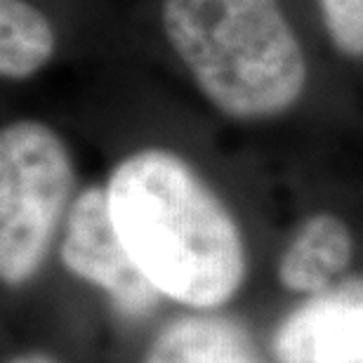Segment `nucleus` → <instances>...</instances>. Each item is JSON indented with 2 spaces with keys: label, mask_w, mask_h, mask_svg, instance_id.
<instances>
[{
  "label": "nucleus",
  "mask_w": 363,
  "mask_h": 363,
  "mask_svg": "<svg viewBox=\"0 0 363 363\" xmlns=\"http://www.w3.org/2000/svg\"><path fill=\"white\" fill-rule=\"evenodd\" d=\"M281 363H361L363 361V274L345 276L311 295L274 335Z\"/></svg>",
  "instance_id": "39448f33"
},
{
  "label": "nucleus",
  "mask_w": 363,
  "mask_h": 363,
  "mask_svg": "<svg viewBox=\"0 0 363 363\" xmlns=\"http://www.w3.org/2000/svg\"><path fill=\"white\" fill-rule=\"evenodd\" d=\"M354 257L352 229L333 213H314L295 229L279 259V281L293 293L316 295L345 279Z\"/></svg>",
  "instance_id": "423d86ee"
},
{
  "label": "nucleus",
  "mask_w": 363,
  "mask_h": 363,
  "mask_svg": "<svg viewBox=\"0 0 363 363\" xmlns=\"http://www.w3.org/2000/svg\"><path fill=\"white\" fill-rule=\"evenodd\" d=\"M60 257L71 274L104 290L128 316H147L163 297L123 243L106 186H88L76 196L62 229Z\"/></svg>",
  "instance_id": "20e7f679"
},
{
  "label": "nucleus",
  "mask_w": 363,
  "mask_h": 363,
  "mask_svg": "<svg viewBox=\"0 0 363 363\" xmlns=\"http://www.w3.org/2000/svg\"><path fill=\"white\" fill-rule=\"evenodd\" d=\"M108 210L135 264L158 293L210 311L245 276L241 229L213 186L168 149H140L106 182Z\"/></svg>",
  "instance_id": "f257e3e1"
},
{
  "label": "nucleus",
  "mask_w": 363,
  "mask_h": 363,
  "mask_svg": "<svg viewBox=\"0 0 363 363\" xmlns=\"http://www.w3.org/2000/svg\"><path fill=\"white\" fill-rule=\"evenodd\" d=\"M76 170L55 128L35 118L0 133V276L21 286L45 262L74 206Z\"/></svg>",
  "instance_id": "7ed1b4c3"
},
{
  "label": "nucleus",
  "mask_w": 363,
  "mask_h": 363,
  "mask_svg": "<svg viewBox=\"0 0 363 363\" xmlns=\"http://www.w3.org/2000/svg\"><path fill=\"white\" fill-rule=\"evenodd\" d=\"M333 45L347 57H363V0H318Z\"/></svg>",
  "instance_id": "1a4fd4ad"
},
{
  "label": "nucleus",
  "mask_w": 363,
  "mask_h": 363,
  "mask_svg": "<svg viewBox=\"0 0 363 363\" xmlns=\"http://www.w3.org/2000/svg\"><path fill=\"white\" fill-rule=\"evenodd\" d=\"M10 363H60V361L48 357V354H24V357H17Z\"/></svg>",
  "instance_id": "9d476101"
},
{
  "label": "nucleus",
  "mask_w": 363,
  "mask_h": 363,
  "mask_svg": "<svg viewBox=\"0 0 363 363\" xmlns=\"http://www.w3.org/2000/svg\"><path fill=\"white\" fill-rule=\"evenodd\" d=\"M57 33L31 0H0V76L19 83L33 78L55 57Z\"/></svg>",
  "instance_id": "6e6552de"
},
{
  "label": "nucleus",
  "mask_w": 363,
  "mask_h": 363,
  "mask_svg": "<svg viewBox=\"0 0 363 363\" xmlns=\"http://www.w3.org/2000/svg\"><path fill=\"white\" fill-rule=\"evenodd\" d=\"M161 24L199 92L229 118H276L307 88V55L281 0H163Z\"/></svg>",
  "instance_id": "f03ea898"
},
{
  "label": "nucleus",
  "mask_w": 363,
  "mask_h": 363,
  "mask_svg": "<svg viewBox=\"0 0 363 363\" xmlns=\"http://www.w3.org/2000/svg\"><path fill=\"white\" fill-rule=\"evenodd\" d=\"M144 363H257V357L238 323L191 314L175 318L158 333Z\"/></svg>",
  "instance_id": "0eeeda50"
}]
</instances>
